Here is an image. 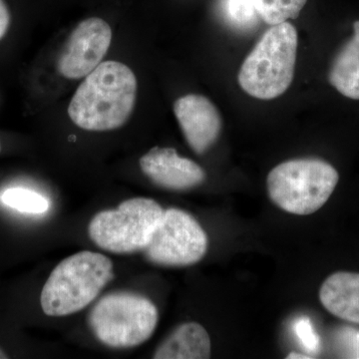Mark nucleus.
<instances>
[{
    "mask_svg": "<svg viewBox=\"0 0 359 359\" xmlns=\"http://www.w3.org/2000/svg\"><path fill=\"white\" fill-rule=\"evenodd\" d=\"M308 0H255L257 13L269 25L295 20Z\"/></svg>",
    "mask_w": 359,
    "mask_h": 359,
    "instance_id": "obj_15",
    "label": "nucleus"
},
{
    "mask_svg": "<svg viewBox=\"0 0 359 359\" xmlns=\"http://www.w3.org/2000/svg\"><path fill=\"white\" fill-rule=\"evenodd\" d=\"M229 11L238 22H247L257 14L255 0H229Z\"/></svg>",
    "mask_w": 359,
    "mask_h": 359,
    "instance_id": "obj_17",
    "label": "nucleus"
},
{
    "mask_svg": "<svg viewBox=\"0 0 359 359\" xmlns=\"http://www.w3.org/2000/svg\"><path fill=\"white\" fill-rule=\"evenodd\" d=\"M174 112L194 152L204 154L218 140L221 114L207 97L199 94L181 97L174 104Z\"/></svg>",
    "mask_w": 359,
    "mask_h": 359,
    "instance_id": "obj_9",
    "label": "nucleus"
},
{
    "mask_svg": "<svg viewBox=\"0 0 359 359\" xmlns=\"http://www.w3.org/2000/svg\"><path fill=\"white\" fill-rule=\"evenodd\" d=\"M294 328L295 335L306 351L311 353H318L320 346V337L316 334L309 318H299L295 321Z\"/></svg>",
    "mask_w": 359,
    "mask_h": 359,
    "instance_id": "obj_16",
    "label": "nucleus"
},
{
    "mask_svg": "<svg viewBox=\"0 0 359 359\" xmlns=\"http://www.w3.org/2000/svg\"><path fill=\"white\" fill-rule=\"evenodd\" d=\"M0 151H1V146H0Z\"/></svg>",
    "mask_w": 359,
    "mask_h": 359,
    "instance_id": "obj_21",
    "label": "nucleus"
},
{
    "mask_svg": "<svg viewBox=\"0 0 359 359\" xmlns=\"http://www.w3.org/2000/svg\"><path fill=\"white\" fill-rule=\"evenodd\" d=\"M353 32L335 56L328 81L342 95L359 100V20L353 23Z\"/></svg>",
    "mask_w": 359,
    "mask_h": 359,
    "instance_id": "obj_13",
    "label": "nucleus"
},
{
    "mask_svg": "<svg viewBox=\"0 0 359 359\" xmlns=\"http://www.w3.org/2000/svg\"><path fill=\"white\" fill-rule=\"evenodd\" d=\"M164 215L156 201L133 198L98 212L88 226L89 237L102 250L132 254L147 248Z\"/></svg>",
    "mask_w": 359,
    "mask_h": 359,
    "instance_id": "obj_6",
    "label": "nucleus"
},
{
    "mask_svg": "<svg viewBox=\"0 0 359 359\" xmlns=\"http://www.w3.org/2000/svg\"><path fill=\"white\" fill-rule=\"evenodd\" d=\"M339 175L330 163L316 158L285 161L266 179L269 198L290 214H313L330 199Z\"/></svg>",
    "mask_w": 359,
    "mask_h": 359,
    "instance_id": "obj_4",
    "label": "nucleus"
},
{
    "mask_svg": "<svg viewBox=\"0 0 359 359\" xmlns=\"http://www.w3.org/2000/svg\"><path fill=\"white\" fill-rule=\"evenodd\" d=\"M112 41V29L102 18H90L79 23L66 40L58 57L61 76L79 79L102 63Z\"/></svg>",
    "mask_w": 359,
    "mask_h": 359,
    "instance_id": "obj_8",
    "label": "nucleus"
},
{
    "mask_svg": "<svg viewBox=\"0 0 359 359\" xmlns=\"http://www.w3.org/2000/svg\"><path fill=\"white\" fill-rule=\"evenodd\" d=\"M159 314L150 299L131 292L105 295L89 314V325L99 341L111 348L141 346L154 334Z\"/></svg>",
    "mask_w": 359,
    "mask_h": 359,
    "instance_id": "obj_5",
    "label": "nucleus"
},
{
    "mask_svg": "<svg viewBox=\"0 0 359 359\" xmlns=\"http://www.w3.org/2000/svg\"><path fill=\"white\" fill-rule=\"evenodd\" d=\"M287 358L289 359H311L313 358V356H306L304 354L297 353H290L289 355L287 356Z\"/></svg>",
    "mask_w": 359,
    "mask_h": 359,
    "instance_id": "obj_19",
    "label": "nucleus"
},
{
    "mask_svg": "<svg viewBox=\"0 0 359 359\" xmlns=\"http://www.w3.org/2000/svg\"><path fill=\"white\" fill-rule=\"evenodd\" d=\"M297 49V32L292 23L271 25L245 59L238 84L261 100L282 95L294 80Z\"/></svg>",
    "mask_w": 359,
    "mask_h": 359,
    "instance_id": "obj_3",
    "label": "nucleus"
},
{
    "mask_svg": "<svg viewBox=\"0 0 359 359\" xmlns=\"http://www.w3.org/2000/svg\"><path fill=\"white\" fill-rule=\"evenodd\" d=\"M113 264L99 252L83 250L66 257L52 271L40 304L48 316H66L89 306L113 280Z\"/></svg>",
    "mask_w": 359,
    "mask_h": 359,
    "instance_id": "obj_2",
    "label": "nucleus"
},
{
    "mask_svg": "<svg viewBox=\"0 0 359 359\" xmlns=\"http://www.w3.org/2000/svg\"><path fill=\"white\" fill-rule=\"evenodd\" d=\"M140 167L155 185L168 190H189L205 180L202 167L192 160L180 157L173 148H153L142 156Z\"/></svg>",
    "mask_w": 359,
    "mask_h": 359,
    "instance_id": "obj_10",
    "label": "nucleus"
},
{
    "mask_svg": "<svg viewBox=\"0 0 359 359\" xmlns=\"http://www.w3.org/2000/svg\"><path fill=\"white\" fill-rule=\"evenodd\" d=\"M208 245L207 233L197 219L183 210L168 209L143 252L151 263L187 266L205 257Z\"/></svg>",
    "mask_w": 359,
    "mask_h": 359,
    "instance_id": "obj_7",
    "label": "nucleus"
},
{
    "mask_svg": "<svg viewBox=\"0 0 359 359\" xmlns=\"http://www.w3.org/2000/svg\"><path fill=\"white\" fill-rule=\"evenodd\" d=\"M11 13L4 0H0V40L4 39L11 25Z\"/></svg>",
    "mask_w": 359,
    "mask_h": 359,
    "instance_id": "obj_18",
    "label": "nucleus"
},
{
    "mask_svg": "<svg viewBox=\"0 0 359 359\" xmlns=\"http://www.w3.org/2000/svg\"><path fill=\"white\" fill-rule=\"evenodd\" d=\"M7 207L25 214H44L50 208V202L41 194L25 188H9L0 195Z\"/></svg>",
    "mask_w": 359,
    "mask_h": 359,
    "instance_id": "obj_14",
    "label": "nucleus"
},
{
    "mask_svg": "<svg viewBox=\"0 0 359 359\" xmlns=\"http://www.w3.org/2000/svg\"><path fill=\"white\" fill-rule=\"evenodd\" d=\"M323 308L340 320L359 325V273L337 271L320 290Z\"/></svg>",
    "mask_w": 359,
    "mask_h": 359,
    "instance_id": "obj_11",
    "label": "nucleus"
},
{
    "mask_svg": "<svg viewBox=\"0 0 359 359\" xmlns=\"http://www.w3.org/2000/svg\"><path fill=\"white\" fill-rule=\"evenodd\" d=\"M136 97L137 79L131 68L118 61H104L78 87L68 115L86 131H111L128 121Z\"/></svg>",
    "mask_w": 359,
    "mask_h": 359,
    "instance_id": "obj_1",
    "label": "nucleus"
},
{
    "mask_svg": "<svg viewBox=\"0 0 359 359\" xmlns=\"http://www.w3.org/2000/svg\"><path fill=\"white\" fill-rule=\"evenodd\" d=\"M211 339L197 323L179 325L156 349L155 359H205L211 356Z\"/></svg>",
    "mask_w": 359,
    "mask_h": 359,
    "instance_id": "obj_12",
    "label": "nucleus"
},
{
    "mask_svg": "<svg viewBox=\"0 0 359 359\" xmlns=\"http://www.w3.org/2000/svg\"><path fill=\"white\" fill-rule=\"evenodd\" d=\"M8 358V356L6 355V353H4V351L0 349V359H6Z\"/></svg>",
    "mask_w": 359,
    "mask_h": 359,
    "instance_id": "obj_20",
    "label": "nucleus"
}]
</instances>
